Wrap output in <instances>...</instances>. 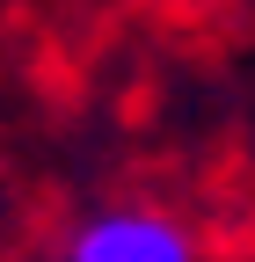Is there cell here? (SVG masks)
<instances>
[{
    "mask_svg": "<svg viewBox=\"0 0 255 262\" xmlns=\"http://www.w3.org/2000/svg\"><path fill=\"white\" fill-rule=\"evenodd\" d=\"M58 262H197V233L153 204H102L66 233Z\"/></svg>",
    "mask_w": 255,
    "mask_h": 262,
    "instance_id": "cell-1",
    "label": "cell"
}]
</instances>
